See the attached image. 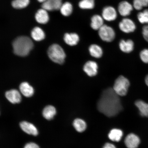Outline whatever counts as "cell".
Segmentation results:
<instances>
[{
	"label": "cell",
	"mask_w": 148,
	"mask_h": 148,
	"mask_svg": "<svg viewBox=\"0 0 148 148\" xmlns=\"http://www.w3.org/2000/svg\"><path fill=\"white\" fill-rule=\"evenodd\" d=\"M97 108L99 112L110 117L117 115L123 109L119 96L111 88L106 89L102 92Z\"/></svg>",
	"instance_id": "1"
},
{
	"label": "cell",
	"mask_w": 148,
	"mask_h": 148,
	"mask_svg": "<svg viewBox=\"0 0 148 148\" xmlns=\"http://www.w3.org/2000/svg\"><path fill=\"white\" fill-rule=\"evenodd\" d=\"M12 47L15 54L18 56L24 57L29 54L33 47L32 40L27 36H20L15 39L13 42Z\"/></svg>",
	"instance_id": "2"
},
{
	"label": "cell",
	"mask_w": 148,
	"mask_h": 148,
	"mask_svg": "<svg viewBox=\"0 0 148 148\" xmlns=\"http://www.w3.org/2000/svg\"><path fill=\"white\" fill-rule=\"evenodd\" d=\"M48 54L52 61L60 64L63 63L66 57L63 49L57 44H53L50 46L48 49Z\"/></svg>",
	"instance_id": "3"
},
{
	"label": "cell",
	"mask_w": 148,
	"mask_h": 148,
	"mask_svg": "<svg viewBox=\"0 0 148 148\" xmlns=\"http://www.w3.org/2000/svg\"><path fill=\"white\" fill-rule=\"evenodd\" d=\"M130 85L128 79L120 75L116 79L112 88L117 95L123 97L127 95Z\"/></svg>",
	"instance_id": "4"
},
{
	"label": "cell",
	"mask_w": 148,
	"mask_h": 148,
	"mask_svg": "<svg viewBox=\"0 0 148 148\" xmlns=\"http://www.w3.org/2000/svg\"><path fill=\"white\" fill-rule=\"evenodd\" d=\"M98 31L100 38L103 41L112 42L115 38V31L110 26L104 24Z\"/></svg>",
	"instance_id": "5"
},
{
	"label": "cell",
	"mask_w": 148,
	"mask_h": 148,
	"mask_svg": "<svg viewBox=\"0 0 148 148\" xmlns=\"http://www.w3.org/2000/svg\"><path fill=\"white\" fill-rule=\"evenodd\" d=\"M118 27L120 31L125 33H133L136 30V26L131 18H125L119 22Z\"/></svg>",
	"instance_id": "6"
},
{
	"label": "cell",
	"mask_w": 148,
	"mask_h": 148,
	"mask_svg": "<svg viewBox=\"0 0 148 148\" xmlns=\"http://www.w3.org/2000/svg\"><path fill=\"white\" fill-rule=\"evenodd\" d=\"M102 16L104 20L112 22L115 20L118 16V12L114 7L108 5L105 6L102 10Z\"/></svg>",
	"instance_id": "7"
},
{
	"label": "cell",
	"mask_w": 148,
	"mask_h": 148,
	"mask_svg": "<svg viewBox=\"0 0 148 148\" xmlns=\"http://www.w3.org/2000/svg\"><path fill=\"white\" fill-rule=\"evenodd\" d=\"M134 7L129 2L124 1L120 2L118 6V12L120 15L126 17L130 15Z\"/></svg>",
	"instance_id": "8"
},
{
	"label": "cell",
	"mask_w": 148,
	"mask_h": 148,
	"mask_svg": "<svg viewBox=\"0 0 148 148\" xmlns=\"http://www.w3.org/2000/svg\"><path fill=\"white\" fill-rule=\"evenodd\" d=\"M140 143L139 137L133 133L127 135L125 140V145L127 148H138Z\"/></svg>",
	"instance_id": "9"
},
{
	"label": "cell",
	"mask_w": 148,
	"mask_h": 148,
	"mask_svg": "<svg viewBox=\"0 0 148 148\" xmlns=\"http://www.w3.org/2000/svg\"><path fill=\"white\" fill-rule=\"evenodd\" d=\"M62 4V0H47L42 3V7L47 11H52L60 10Z\"/></svg>",
	"instance_id": "10"
},
{
	"label": "cell",
	"mask_w": 148,
	"mask_h": 148,
	"mask_svg": "<svg viewBox=\"0 0 148 148\" xmlns=\"http://www.w3.org/2000/svg\"><path fill=\"white\" fill-rule=\"evenodd\" d=\"M98 68L97 63L92 61H88L83 66L84 71L90 77H93L97 75Z\"/></svg>",
	"instance_id": "11"
},
{
	"label": "cell",
	"mask_w": 148,
	"mask_h": 148,
	"mask_svg": "<svg viewBox=\"0 0 148 148\" xmlns=\"http://www.w3.org/2000/svg\"><path fill=\"white\" fill-rule=\"evenodd\" d=\"M20 126L22 130L27 134L34 136H36L38 134V129L32 123L23 121L20 123Z\"/></svg>",
	"instance_id": "12"
},
{
	"label": "cell",
	"mask_w": 148,
	"mask_h": 148,
	"mask_svg": "<svg viewBox=\"0 0 148 148\" xmlns=\"http://www.w3.org/2000/svg\"><path fill=\"white\" fill-rule=\"evenodd\" d=\"M104 20L101 16L94 14L91 18L90 26L93 30L98 31L104 25Z\"/></svg>",
	"instance_id": "13"
},
{
	"label": "cell",
	"mask_w": 148,
	"mask_h": 148,
	"mask_svg": "<svg viewBox=\"0 0 148 148\" xmlns=\"http://www.w3.org/2000/svg\"><path fill=\"white\" fill-rule=\"evenodd\" d=\"M5 96L7 99L13 104L19 103L21 100V95L17 90H12L7 91Z\"/></svg>",
	"instance_id": "14"
},
{
	"label": "cell",
	"mask_w": 148,
	"mask_h": 148,
	"mask_svg": "<svg viewBox=\"0 0 148 148\" xmlns=\"http://www.w3.org/2000/svg\"><path fill=\"white\" fill-rule=\"evenodd\" d=\"M119 47L122 51L129 53L131 52L134 50V43L131 40H122L119 42Z\"/></svg>",
	"instance_id": "15"
},
{
	"label": "cell",
	"mask_w": 148,
	"mask_h": 148,
	"mask_svg": "<svg viewBox=\"0 0 148 148\" xmlns=\"http://www.w3.org/2000/svg\"><path fill=\"white\" fill-rule=\"evenodd\" d=\"M35 18L38 23L42 24L47 23L49 20V16L47 11L43 8L38 10Z\"/></svg>",
	"instance_id": "16"
},
{
	"label": "cell",
	"mask_w": 148,
	"mask_h": 148,
	"mask_svg": "<svg viewBox=\"0 0 148 148\" xmlns=\"http://www.w3.org/2000/svg\"><path fill=\"white\" fill-rule=\"evenodd\" d=\"M65 42L68 45L73 46L77 45L79 41V35L76 33H66L64 37Z\"/></svg>",
	"instance_id": "17"
},
{
	"label": "cell",
	"mask_w": 148,
	"mask_h": 148,
	"mask_svg": "<svg viewBox=\"0 0 148 148\" xmlns=\"http://www.w3.org/2000/svg\"><path fill=\"white\" fill-rule=\"evenodd\" d=\"M137 107L140 115L142 117H148V103L143 101H137L135 103Z\"/></svg>",
	"instance_id": "18"
},
{
	"label": "cell",
	"mask_w": 148,
	"mask_h": 148,
	"mask_svg": "<svg viewBox=\"0 0 148 148\" xmlns=\"http://www.w3.org/2000/svg\"><path fill=\"white\" fill-rule=\"evenodd\" d=\"M19 88L21 93L25 97H30L34 94L33 88L27 82L22 83L20 85Z\"/></svg>",
	"instance_id": "19"
},
{
	"label": "cell",
	"mask_w": 148,
	"mask_h": 148,
	"mask_svg": "<svg viewBox=\"0 0 148 148\" xmlns=\"http://www.w3.org/2000/svg\"><path fill=\"white\" fill-rule=\"evenodd\" d=\"M123 136V131L118 129H112L108 134L109 139L112 141L115 142L120 141Z\"/></svg>",
	"instance_id": "20"
},
{
	"label": "cell",
	"mask_w": 148,
	"mask_h": 148,
	"mask_svg": "<svg viewBox=\"0 0 148 148\" xmlns=\"http://www.w3.org/2000/svg\"><path fill=\"white\" fill-rule=\"evenodd\" d=\"M56 114V109L51 105L46 106L42 111V116L47 120H51L53 119Z\"/></svg>",
	"instance_id": "21"
},
{
	"label": "cell",
	"mask_w": 148,
	"mask_h": 148,
	"mask_svg": "<svg viewBox=\"0 0 148 148\" xmlns=\"http://www.w3.org/2000/svg\"><path fill=\"white\" fill-rule=\"evenodd\" d=\"M32 38L37 41H41L45 38V33L40 27H36L33 29L31 33Z\"/></svg>",
	"instance_id": "22"
},
{
	"label": "cell",
	"mask_w": 148,
	"mask_h": 148,
	"mask_svg": "<svg viewBox=\"0 0 148 148\" xmlns=\"http://www.w3.org/2000/svg\"><path fill=\"white\" fill-rule=\"evenodd\" d=\"M88 49L90 55L94 58H101L103 55L102 49L100 46L97 44H93L90 45Z\"/></svg>",
	"instance_id": "23"
},
{
	"label": "cell",
	"mask_w": 148,
	"mask_h": 148,
	"mask_svg": "<svg viewBox=\"0 0 148 148\" xmlns=\"http://www.w3.org/2000/svg\"><path fill=\"white\" fill-rule=\"evenodd\" d=\"M73 126L75 130L79 132H82L86 130L87 127L86 122L84 120L77 118L74 120Z\"/></svg>",
	"instance_id": "24"
},
{
	"label": "cell",
	"mask_w": 148,
	"mask_h": 148,
	"mask_svg": "<svg viewBox=\"0 0 148 148\" xmlns=\"http://www.w3.org/2000/svg\"><path fill=\"white\" fill-rule=\"evenodd\" d=\"M95 5V0H81L78 4L79 8L83 10H91Z\"/></svg>",
	"instance_id": "25"
},
{
	"label": "cell",
	"mask_w": 148,
	"mask_h": 148,
	"mask_svg": "<svg viewBox=\"0 0 148 148\" xmlns=\"http://www.w3.org/2000/svg\"><path fill=\"white\" fill-rule=\"evenodd\" d=\"M73 6L71 3L66 2L63 3L60 9L61 14L65 16H69L73 12Z\"/></svg>",
	"instance_id": "26"
},
{
	"label": "cell",
	"mask_w": 148,
	"mask_h": 148,
	"mask_svg": "<svg viewBox=\"0 0 148 148\" xmlns=\"http://www.w3.org/2000/svg\"><path fill=\"white\" fill-rule=\"evenodd\" d=\"M138 20L140 23L143 25L148 24V9L140 11L137 14Z\"/></svg>",
	"instance_id": "27"
},
{
	"label": "cell",
	"mask_w": 148,
	"mask_h": 148,
	"mask_svg": "<svg viewBox=\"0 0 148 148\" xmlns=\"http://www.w3.org/2000/svg\"><path fill=\"white\" fill-rule=\"evenodd\" d=\"M132 5L136 10L141 11L148 7V0H134Z\"/></svg>",
	"instance_id": "28"
},
{
	"label": "cell",
	"mask_w": 148,
	"mask_h": 148,
	"mask_svg": "<svg viewBox=\"0 0 148 148\" xmlns=\"http://www.w3.org/2000/svg\"><path fill=\"white\" fill-rule=\"evenodd\" d=\"M29 3V0H14L12 5L16 9H23L26 7Z\"/></svg>",
	"instance_id": "29"
},
{
	"label": "cell",
	"mask_w": 148,
	"mask_h": 148,
	"mask_svg": "<svg viewBox=\"0 0 148 148\" xmlns=\"http://www.w3.org/2000/svg\"><path fill=\"white\" fill-rule=\"evenodd\" d=\"M140 57L142 62L148 64V49H144L140 52Z\"/></svg>",
	"instance_id": "30"
},
{
	"label": "cell",
	"mask_w": 148,
	"mask_h": 148,
	"mask_svg": "<svg viewBox=\"0 0 148 148\" xmlns=\"http://www.w3.org/2000/svg\"><path fill=\"white\" fill-rule=\"evenodd\" d=\"M142 34L144 40L148 42V24L144 25L142 28Z\"/></svg>",
	"instance_id": "31"
},
{
	"label": "cell",
	"mask_w": 148,
	"mask_h": 148,
	"mask_svg": "<svg viewBox=\"0 0 148 148\" xmlns=\"http://www.w3.org/2000/svg\"><path fill=\"white\" fill-rule=\"evenodd\" d=\"M24 148H40L39 146L36 143L30 142L27 143Z\"/></svg>",
	"instance_id": "32"
},
{
	"label": "cell",
	"mask_w": 148,
	"mask_h": 148,
	"mask_svg": "<svg viewBox=\"0 0 148 148\" xmlns=\"http://www.w3.org/2000/svg\"><path fill=\"white\" fill-rule=\"evenodd\" d=\"M103 148H116L115 145L111 143H107L103 146Z\"/></svg>",
	"instance_id": "33"
},
{
	"label": "cell",
	"mask_w": 148,
	"mask_h": 148,
	"mask_svg": "<svg viewBox=\"0 0 148 148\" xmlns=\"http://www.w3.org/2000/svg\"><path fill=\"white\" fill-rule=\"evenodd\" d=\"M145 82L146 84L148 86V75L146 77L145 79Z\"/></svg>",
	"instance_id": "34"
},
{
	"label": "cell",
	"mask_w": 148,
	"mask_h": 148,
	"mask_svg": "<svg viewBox=\"0 0 148 148\" xmlns=\"http://www.w3.org/2000/svg\"><path fill=\"white\" fill-rule=\"evenodd\" d=\"M47 0H38V1L40 3H43Z\"/></svg>",
	"instance_id": "35"
}]
</instances>
